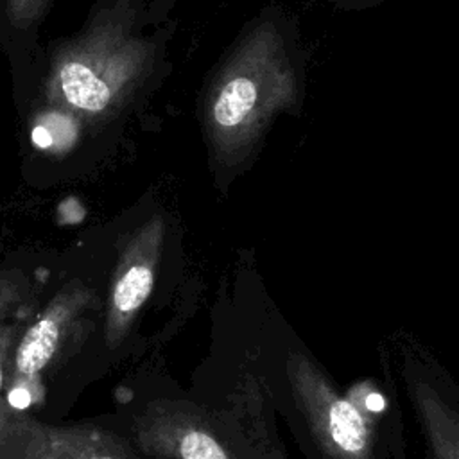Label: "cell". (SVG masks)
I'll return each instance as SVG.
<instances>
[{"label":"cell","instance_id":"6da1fadb","mask_svg":"<svg viewBox=\"0 0 459 459\" xmlns=\"http://www.w3.org/2000/svg\"><path fill=\"white\" fill-rule=\"evenodd\" d=\"M260 380L308 459H407L402 414L371 382L339 391L298 337H273Z\"/></svg>","mask_w":459,"mask_h":459},{"label":"cell","instance_id":"7a4b0ae2","mask_svg":"<svg viewBox=\"0 0 459 459\" xmlns=\"http://www.w3.org/2000/svg\"><path fill=\"white\" fill-rule=\"evenodd\" d=\"M151 65L149 45L120 16H102L59 52L45 97L82 120L115 115L142 84Z\"/></svg>","mask_w":459,"mask_h":459},{"label":"cell","instance_id":"3957f363","mask_svg":"<svg viewBox=\"0 0 459 459\" xmlns=\"http://www.w3.org/2000/svg\"><path fill=\"white\" fill-rule=\"evenodd\" d=\"M287 93L292 86L281 84L280 63L265 61L262 45L249 39L208 93L206 127L215 151L228 156L247 151Z\"/></svg>","mask_w":459,"mask_h":459},{"label":"cell","instance_id":"277c9868","mask_svg":"<svg viewBox=\"0 0 459 459\" xmlns=\"http://www.w3.org/2000/svg\"><path fill=\"white\" fill-rule=\"evenodd\" d=\"M226 420L188 402L156 400L136 418L134 439L152 459H278L265 430L246 436Z\"/></svg>","mask_w":459,"mask_h":459},{"label":"cell","instance_id":"5b68a950","mask_svg":"<svg viewBox=\"0 0 459 459\" xmlns=\"http://www.w3.org/2000/svg\"><path fill=\"white\" fill-rule=\"evenodd\" d=\"M95 292L81 283L65 285L20 333L9 364L5 391L23 405L41 403L45 378L59 368L82 342Z\"/></svg>","mask_w":459,"mask_h":459},{"label":"cell","instance_id":"8992f818","mask_svg":"<svg viewBox=\"0 0 459 459\" xmlns=\"http://www.w3.org/2000/svg\"><path fill=\"white\" fill-rule=\"evenodd\" d=\"M405 391L423 443V459H459V385L412 344L400 346Z\"/></svg>","mask_w":459,"mask_h":459},{"label":"cell","instance_id":"52a82bcc","mask_svg":"<svg viewBox=\"0 0 459 459\" xmlns=\"http://www.w3.org/2000/svg\"><path fill=\"white\" fill-rule=\"evenodd\" d=\"M161 246L163 221L158 215L138 228L124 246L104 310V341L109 348L122 344L145 307L154 289Z\"/></svg>","mask_w":459,"mask_h":459},{"label":"cell","instance_id":"ba28073f","mask_svg":"<svg viewBox=\"0 0 459 459\" xmlns=\"http://www.w3.org/2000/svg\"><path fill=\"white\" fill-rule=\"evenodd\" d=\"M13 430L20 445L16 459H136L120 437L93 425H45L22 420Z\"/></svg>","mask_w":459,"mask_h":459},{"label":"cell","instance_id":"9c48e42d","mask_svg":"<svg viewBox=\"0 0 459 459\" xmlns=\"http://www.w3.org/2000/svg\"><path fill=\"white\" fill-rule=\"evenodd\" d=\"M82 122L84 120L72 109L48 102L36 113L29 136L39 151L57 154L70 151L77 143Z\"/></svg>","mask_w":459,"mask_h":459},{"label":"cell","instance_id":"30bf717a","mask_svg":"<svg viewBox=\"0 0 459 459\" xmlns=\"http://www.w3.org/2000/svg\"><path fill=\"white\" fill-rule=\"evenodd\" d=\"M7 301H0V405H2V394L5 391V380L9 364L14 353V346L18 342V337L23 330H20V321H9L7 319Z\"/></svg>","mask_w":459,"mask_h":459},{"label":"cell","instance_id":"8fae6325","mask_svg":"<svg viewBox=\"0 0 459 459\" xmlns=\"http://www.w3.org/2000/svg\"><path fill=\"white\" fill-rule=\"evenodd\" d=\"M45 4L47 0H9L11 20L30 23L43 13Z\"/></svg>","mask_w":459,"mask_h":459},{"label":"cell","instance_id":"7c38bea8","mask_svg":"<svg viewBox=\"0 0 459 459\" xmlns=\"http://www.w3.org/2000/svg\"><path fill=\"white\" fill-rule=\"evenodd\" d=\"M13 452V423L5 411V405H0V459H11Z\"/></svg>","mask_w":459,"mask_h":459}]
</instances>
